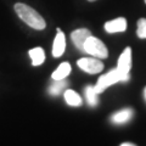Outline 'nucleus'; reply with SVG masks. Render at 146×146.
<instances>
[{
  "label": "nucleus",
  "instance_id": "1",
  "mask_svg": "<svg viewBox=\"0 0 146 146\" xmlns=\"http://www.w3.org/2000/svg\"><path fill=\"white\" fill-rule=\"evenodd\" d=\"M15 11L18 15V17H20L26 25L32 27V28H34L36 31H42L46 27L44 18L40 16L33 7L26 5V4H22V3L15 4Z\"/></svg>",
  "mask_w": 146,
  "mask_h": 146
},
{
  "label": "nucleus",
  "instance_id": "2",
  "mask_svg": "<svg viewBox=\"0 0 146 146\" xmlns=\"http://www.w3.org/2000/svg\"><path fill=\"white\" fill-rule=\"evenodd\" d=\"M84 52L93 55L98 58H106L108 56V50L100 39L90 35L84 43Z\"/></svg>",
  "mask_w": 146,
  "mask_h": 146
},
{
  "label": "nucleus",
  "instance_id": "3",
  "mask_svg": "<svg viewBox=\"0 0 146 146\" xmlns=\"http://www.w3.org/2000/svg\"><path fill=\"white\" fill-rule=\"evenodd\" d=\"M118 82H123V78H122L121 73L118 72V70L116 68V70L110 71L107 74H104V76L100 77L96 85L94 86V89L98 94H101L108 88V86L116 84V83H118Z\"/></svg>",
  "mask_w": 146,
  "mask_h": 146
},
{
  "label": "nucleus",
  "instance_id": "4",
  "mask_svg": "<svg viewBox=\"0 0 146 146\" xmlns=\"http://www.w3.org/2000/svg\"><path fill=\"white\" fill-rule=\"evenodd\" d=\"M131 68V49L125 48L118 58V67L117 70L121 73L123 82H128L130 79L129 71Z\"/></svg>",
  "mask_w": 146,
  "mask_h": 146
},
{
  "label": "nucleus",
  "instance_id": "5",
  "mask_svg": "<svg viewBox=\"0 0 146 146\" xmlns=\"http://www.w3.org/2000/svg\"><path fill=\"white\" fill-rule=\"evenodd\" d=\"M77 65L80 70H83L86 73L90 74H95V73H100L104 70V63L99 60V58H90V57H83L78 60Z\"/></svg>",
  "mask_w": 146,
  "mask_h": 146
},
{
  "label": "nucleus",
  "instance_id": "6",
  "mask_svg": "<svg viewBox=\"0 0 146 146\" xmlns=\"http://www.w3.org/2000/svg\"><path fill=\"white\" fill-rule=\"evenodd\" d=\"M90 35H91V33H90L89 29L80 28V29H76V31L72 32L71 39H72L73 44L76 45V48L84 52V43Z\"/></svg>",
  "mask_w": 146,
  "mask_h": 146
},
{
  "label": "nucleus",
  "instance_id": "7",
  "mask_svg": "<svg viewBox=\"0 0 146 146\" xmlns=\"http://www.w3.org/2000/svg\"><path fill=\"white\" fill-rule=\"evenodd\" d=\"M127 29V20L124 17H118L116 20L105 23V31L107 33H122Z\"/></svg>",
  "mask_w": 146,
  "mask_h": 146
},
{
  "label": "nucleus",
  "instance_id": "8",
  "mask_svg": "<svg viewBox=\"0 0 146 146\" xmlns=\"http://www.w3.org/2000/svg\"><path fill=\"white\" fill-rule=\"evenodd\" d=\"M66 49V39H65V34L61 31L57 32L56 36L54 40V45H52V55L54 57H60L65 52Z\"/></svg>",
  "mask_w": 146,
  "mask_h": 146
},
{
  "label": "nucleus",
  "instance_id": "9",
  "mask_svg": "<svg viewBox=\"0 0 146 146\" xmlns=\"http://www.w3.org/2000/svg\"><path fill=\"white\" fill-rule=\"evenodd\" d=\"M131 117H133V110L125 108V110H122V111L113 113L111 116V121L115 124H123V123L129 122L131 119Z\"/></svg>",
  "mask_w": 146,
  "mask_h": 146
},
{
  "label": "nucleus",
  "instance_id": "10",
  "mask_svg": "<svg viewBox=\"0 0 146 146\" xmlns=\"http://www.w3.org/2000/svg\"><path fill=\"white\" fill-rule=\"evenodd\" d=\"M70 73H71V65L68 62H62L61 65L57 67V70H55V72L52 73V76H51V78L54 80L66 79Z\"/></svg>",
  "mask_w": 146,
  "mask_h": 146
},
{
  "label": "nucleus",
  "instance_id": "11",
  "mask_svg": "<svg viewBox=\"0 0 146 146\" xmlns=\"http://www.w3.org/2000/svg\"><path fill=\"white\" fill-rule=\"evenodd\" d=\"M29 57L32 58V65L40 66L45 61V52L42 48H34L29 50Z\"/></svg>",
  "mask_w": 146,
  "mask_h": 146
},
{
  "label": "nucleus",
  "instance_id": "12",
  "mask_svg": "<svg viewBox=\"0 0 146 146\" xmlns=\"http://www.w3.org/2000/svg\"><path fill=\"white\" fill-rule=\"evenodd\" d=\"M65 100L70 106H74V107L82 106V104H83L82 102V98L76 93V91H73L71 89L65 91Z\"/></svg>",
  "mask_w": 146,
  "mask_h": 146
},
{
  "label": "nucleus",
  "instance_id": "13",
  "mask_svg": "<svg viewBox=\"0 0 146 146\" xmlns=\"http://www.w3.org/2000/svg\"><path fill=\"white\" fill-rule=\"evenodd\" d=\"M98 93L95 91L93 85H88L85 88V98L86 101H88V105L91 107H95L99 104V98H98Z\"/></svg>",
  "mask_w": 146,
  "mask_h": 146
},
{
  "label": "nucleus",
  "instance_id": "14",
  "mask_svg": "<svg viewBox=\"0 0 146 146\" xmlns=\"http://www.w3.org/2000/svg\"><path fill=\"white\" fill-rule=\"evenodd\" d=\"M68 85V82L66 79H61V80H55L54 83L50 85L49 88V93L54 95V96H56V95H58L61 93V91L66 88V86Z\"/></svg>",
  "mask_w": 146,
  "mask_h": 146
},
{
  "label": "nucleus",
  "instance_id": "15",
  "mask_svg": "<svg viewBox=\"0 0 146 146\" xmlns=\"http://www.w3.org/2000/svg\"><path fill=\"white\" fill-rule=\"evenodd\" d=\"M136 34H138L140 39H146V18H140L138 21Z\"/></svg>",
  "mask_w": 146,
  "mask_h": 146
},
{
  "label": "nucleus",
  "instance_id": "16",
  "mask_svg": "<svg viewBox=\"0 0 146 146\" xmlns=\"http://www.w3.org/2000/svg\"><path fill=\"white\" fill-rule=\"evenodd\" d=\"M121 146H135L134 143H122Z\"/></svg>",
  "mask_w": 146,
  "mask_h": 146
},
{
  "label": "nucleus",
  "instance_id": "17",
  "mask_svg": "<svg viewBox=\"0 0 146 146\" xmlns=\"http://www.w3.org/2000/svg\"><path fill=\"white\" fill-rule=\"evenodd\" d=\"M144 98H145V100H146V88L144 89Z\"/></svg>",
  "mask_w": 146,
  "mask_h": 146
},
{
  "label": "nucleus",
  "instance_id": "18",
  "mask_svg": "<svg viewBox=\"0 0 146 146\" xmlns=\"http://www.w3.org/2000/svg\"><path fill=\"white\" fill-rule=\"evenodd\" d=\"M88 1H96V0H88Z\"/></svg>",
  "mask_w": 146,
  "mask_h": 146
},
{
  "label": "nucleus",
  "instance_id": "19",
  "mask_svg": "<svg viewBox=\"0 0 146 146\" xmlns=\"http://www.w3.org/2000/svg\"><path fill=\"white\" fill-rule=\"evenodd\" d=\"M144 1H145V3H146V0H144Z\"/></svg>",
  "mask_w": 146,
  "mask_h": 146
}]
</instances>
